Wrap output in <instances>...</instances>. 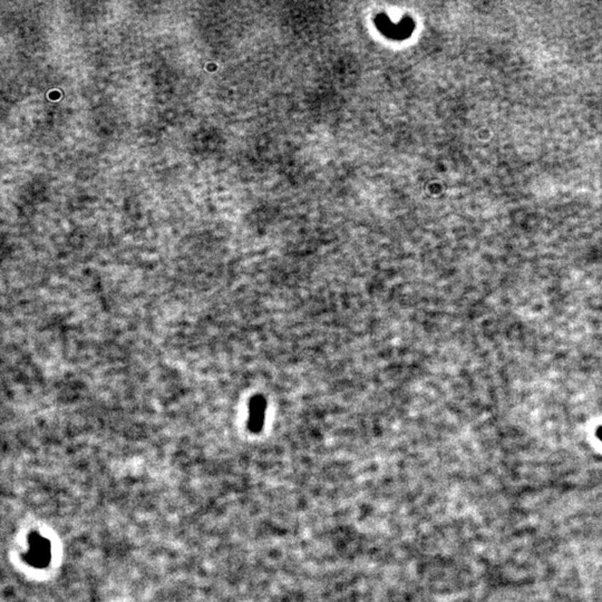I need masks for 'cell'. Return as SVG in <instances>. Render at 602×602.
Wrapping results in <instances>:
<instances>
[{
	"label": "cell",
	"mask_w": 602,
	"mask_h": 602,
	"mask_svg": "<svg viewBox=\"0 0 602 602\" xmlns=\"http://www.w3.org/2000/svg\"><path fill=\"white\" fill-rule=\"evenodd\" d=\"M597 436L600 440H602V426L597 431Z\"/></svg>",
	"instance_id": "cell-1"
}]
</instances>
